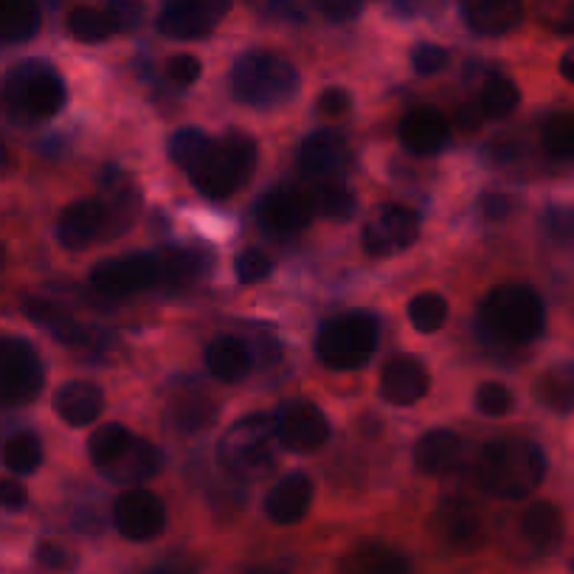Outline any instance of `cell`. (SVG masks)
Here are the masks:
<instances>
[{"instance_id": "obj_1", "label": "cell", "mask_w": 574, "mask_h": 574, "mask_svg": "<svg viewBox=\"0 0 574 574\" xmlns=\"http://www.w3.org/2000/svg\"><path fill=\"white\" fill-rule=\"evenodd\" d=\"M546 476V459L541 448L526 440L504 437L484 445L479 457V488L495 499H526Z\"/></svg>"}, {"instance_id": "obj_2", "label": "cell", "mask_w": 574, "mask_h": 574, "mask_svg": "<svg viewBox=\"0 0 574 574\" xmlns=\"http://www.w3.org/2000/svg\"><path fill=\"white\" fill-rule=\"evenodd\" d=\"M257 141L250 135L237 133V130L226 133L221 141H214L201 164L189 172L192 184L212 201L232 197L248 184L250 172L257 166Z\"/></svg>"}, {"instance_id": "obj_3", "label": "cell", "mask_w": 574, "mask_h": 574, "mask_svg": "<svg viewBox=\"0 0 574 574\" xmlns=\"http://www.w3.org/2000/svg\"><path fill=\"white\" fill-rule=\"evenodd\" d=\"M234 96L250 107H276L299 88V71L287 57L274 51H248L234 62Z\"/></svg>"}, {"instance_id": "obj_4", "label": "cell", "mask_w": 574, "mask_h": 574, "mask_svg": "<svg viewBox=\"0 0 574 574\" xmlns=\"http://www.w3.org/2000/svg\"><path fill=\"white\" fill-rule=\"evenodd\" d=\"M482 321L501 341H535L544 330V305L532 287L501 285L484 299Z\"/></svg>"}, {"instance_id": "obj_5", "label": "cell", "mask_w": 574, "mask_h": 574, "mask_svg": "<svg viewBox=\"0 0 574 574\" xmlns=\"http://www.w3.org/2000/svg\"><path fill=\"white\" fill-rule=\"evenodd\" d=\"M274 417L250 414L234 422L221 440V464L237 479H259L270 471L276 457Z\"/></svg>"}, {"instance_id": "obj_6", "label": "cell", "mask_w": 574, "mask_h": 574, "mask_svg": "<svg viewBox=\"0 0 574 574\" xmlns=\"http://www.w3.org/2000/svg\"><path fill=\"white\" fill-rule=\"evenodd\" d=\"M7 104L18 116L43 122V119L57 116L65 107V82L54 68L43 60H25L7 76L3 88Z\"/></svg>"}, {"instance_id": "obj_7", "label": "cell", "mask_w": 574, "mask_h": 574, "mask_svg": "<svg viewBox=\"0 0 574 574\" xmlns=\"http://www.w3.org/2000/svg\"><path fill=\"white\" fill-rule=\"evenodd\" d=\"M375 347H378V321L369 312L332 318L316 344L321 363L338 372L363 367L372 358Z\"/></svg>"}, {"instance_id": "obj_8", "label": "cell", "mask_w": 574, "mask_h": 574, "mask_svg": "<svg viewBox=\"0 0 574 574\" xmlns=\"http://www.w3.org/2000/svg\"><path fill=\"white\" fill-rule=\"evenodd\" d=\"M43 363L38 349L14 336H0V403H29L43 389Z\"/></svg>"}, {"instance_id": "obj_9", "label": "cell", "mask_w": 574, "mask_h": 574, "mask_svg": "<svg viewBox=\"0 0 574 574\" xmlns=\"http://www.w3.org/2000/svg\"><path fill=\"white\" fill-rule=\"evenodd\" d=\"M91 285L99 294L124 299L150 287H164L158 254H127V257L104 259L91 270Z\"/></svg>"}, {"instance_id": "obj_10", "label": "cell", "mask_w": 574, "mask_h": 574, "mask_svg": "<svg viewBox=\"0 0 574 574\" xmlns=\"http://www.w3.org/2000/svg\"><path fill=\"white\" fill-rule=\"evenodd\" d=\"M279 445L296 453H312L325 448L330 440V422L325 411L312 406L310 400H287L274 414Z\"/></svg>"}, {"instance_id": "obj_11", "label": "cell", "mask_w": 574, "mask_h": 574, "mask_svg": "<svg viewBox=\"0 0 574 574\" xmlns=\"http://www.w3.org/2000/svg\"><path fill=\"white\" fill-rule=\"evenodd\" d=\"M417 237H420V221L409 206H400V203H386L363 226V248L372 257H389V254L411 248Z\"/></svg>"}, {"instance_id": "obj_12", "label": "cell", "mask_w": 574, "mask_h": 574, "mask_svg": "<svg viewBox=\"0 0 574 574\" xmlns=\"http://www.w3.org/2000/svg\"><path fill=\"white\" fill-rule=\"evenodd\" d=\"M232 9V0H175L158 18V31L175 40H197L212 34Z\"/></svg>"}, {"instance_id": "obj_13", "label": "cell", "mask_w": 574, "mask_h": 574, "mask_svg": "<svg viewBox=\"0 0 574 574\" xmlns=\"http://www.w3.org/2000/svg\"><path fill=\"white\" fill-rule=\"evenodd\" d=\"M116 530L130 541H153L166 526L164 501L150 490H127L113 504Z\"/></svg>"}, {"instance_id": "obj_14", "label": "cell", "mask_w": 574, "mask_h": 574, "mask_svg": "<svg viewBox=\"0 0 574 574\" xmlns=\"http://www.w3.org/2000/svg\"><path fill=\"white\" fill-rule=\"evenodd\" d=\"M428 394V369L414 355H394L380 372V398L391 406H414Z\"/></svg>"}, {"instance_id": "obj_15", "label": "cell", "mask_w": 574, "mask_h": 574, "mask_svg": "<svg viewBox=\"0 0 574 574\" xmlns=\"http://www.w3.org/2000/svg\"><path fill=\"white\" fill-rule=\"evenodd\" d=\"M107 208L99 201H74L60 214L57 223V237L65 248L82 250L91 243H96L107 226Z\"/></svg>"}, {"instance_id": "obj_16", "label": "cell", "mask_w": 574, "mask_h": 574, "mask_svg": "<svg viewBox=\"0 0 574 574\" xmlns=\"http://www.w3.org/2000/svg\"><path fill=\"white\" fill-rule=\"evenodd\" d=\"M312 482L307 473H287L265 499V513L274 524H296L310 513Z\"/></svg>"}, {"instance_id": "obj_17", "label": "cell", "mask_w": 574, "mask_h": 574, "mask_svg": "<svg viewBox=\"0 0 574 574\" xmlns=\"http://www.w3.org/2000/svg\"><path fill=\"white\" fill-rule=\"evenodd\" d=\"M349 147L336 130H318L301 144V170L312 177H338L347 170Z\"/></svg>"}, {"instance_id": "obj_18", "label": "cell", "mask_w": 574, "mask_h": 574, "mask_svg": "<svg viewBox=\"0 0 574 574\" xmlns=\"http://www.w3.org/2000/svg\"><path fill=\"white\" fill-rule=\"evenodd\" d=\"M448 122L440 111L434 107H417V111L406 113L400 122V141L403 147L417 155H434L437 150L445 147L448 141Z\"/></svg>"}, {"instance_id": "obj_19", "label": "cell", "mask_w": 574, "mask_h": 574, "mask_svg": "<svg viewBox=\"0 0 574 574\" xmlns=\"http://www.w3.org/2000/svg\"><path fill=\"white\" fill-rule=\"evenodd\" d=\"M54 409L68 426L85 428L96 422L104 411V391L91 380H71L54 398Z\"/></svg>"}, {"instance_id": "obj_20", "label": "cell", "mask_w": 574, "mask_h": 574, "mask_svg": "<svg viewBox=\"0 0 574 574\" xmlns=\"http://www.w3.org/2000/svg\"><path fill=\"white\" fill-rule=\"evenodd\" d=\"M462 459V440L448 428H437L420 437L414 448L417 471L426 476H445Z\"/></svg>"}, {"instance_id": "obj_21", "label": "cell", "mask_w": 574, "mask_h": 574, "mask_svg": "<svg viewBox=\"0 0 574 574\" xmlns=\"http://www.w3.org/2000/svg\"><path fill=\"white\" fill-rule=\"evenodd\" d=\"M524 14V0H464V20L476 34L499 38L515 29Z\"/></svg>"}, {"instance_id": "obj_22", "label": "cell", "mask_w": 574, "mask_h": 574, "mask_svg": "<svg viewBox=\"0 0 574 574\" xmlns=\"http://www.w3.org/2000/svg\"><path fill=\"white\" fill-rule=\"evenodd\" d=\"M259 214H263L265 226H270L274 232L294 234L310 226L316 208H312L310 197L299 195V192H274L263 201Z\"/></svg>"}, {"instance_id": "obj_23", "label": "cell", "mask_w": 574, "mask_h": 574, "mask_svg": "<svg viewBox=\"0 0 574 574\" xmlns=\"http://www.w3.org/2000/svg\"><path fill=\"white\" fill-rule=\"evenodd\" d=\"M161 464H164L161 448L155 445V442L139 440V437H135V440L130 442L127 451H124L111 468H104V473L119 484H139L153 479L155 473L161 471Z\"/></svg>"}, {"instance_id": "obj_24", "label": "cell", "mask_w": 574, "mask_h": 574, "mask_svg": "<svg viewBox=\"0 0 574 574\" xmlns=\"http://www.w3.org/2000/svg\"><path fill=\"white\" fill-rule=\"evenodd\" d=\"M442 537L457 550H476L482 544V519L473 504L462 499H451L440 510Z\"/></svg>"}, {"instance_id": "obj_25", "label": "cell", "mask_w": 574, "mask_h": 574, "mask_svg": "<svg viewBox=\"0 0 574 574\" xmlns=\"http://www.w3.org/2000/svg\"><path fill=\"white\" fill-rule=\"evenodd\" d=\"M206 367L212 378L223 380V383H239L250 372V352L239 338L221 336L208 344Z\"/></svg>"}, {"instance_id": "obj_26", "label": "cell", "mask_w": 574, "mask_h": 574, "mask_svg": "<svg viewBox=\"0 0 574 574\" xmlns=\"http://www.w3.org/2000/svg\"><path fill=\"white\" fill-rule=\"evenodd\" d=\"M25 316L40 325L43 330H49L57 341H62L65 347H88L91 344V332L88 327H82L71 312L60 310V307L49 305V301H25Z\"/></svg>"}, {"instance_id": "obj_27", "label": "cell", "mask_w": 574, "mask_h": 574, "mask_svg": "<svg viewBox=\"0 0 574 574\" xmlns=\"http://www.w3.org/2000/svg\"><path fill=\"white\" fill-rule=\"evenodd\" d=\"M38 0H0V40L25 43L40 31Z\"/></svg>"}, {"instance_id": "obj_28", "label": "cell", "mask_w": 574, "mask_h": 574, "mask_svg": "<svg viewBox=\"0 0 574 574\" xmlns=\"http://www.w3.org/2000/svg\"><path fill=\"white\" fill-rule=\"evenodd\" d=\"M347 574H411V563L403 552H394L389 546L369 544L355 550L344 561Z\"/></svg>"}, {"instance_id": "obj_29", "label": "cell", "mask_w": 574, "mask_h": 574, "mask_svg": "<svg viewBox=\"0 0 574 574\" xmlns=\"http://www.w3.org/2000/svg\"><path fill=\"white\" fill-rule=\"evenodd\" d=\"M521 532L532 546H552L563 532L561 510L552 501H535L521 515Z\"/></svg>"}, {"instance_id": "obj_30", "label": "cell", "mask_w": 574, "mask_h": 574, "mask_svg": "<svg viewBox=\"0 0 574 574\" xmlns=\"http://www.w3.org/2000/svg\"><path fill=\"white\" fill-rule=\"evenodd\" d=\"M310 197L312 208L325 217H332V221H347L349 214L355 212V195L341 177H318V186L312 189Z\"/></svg>"}, {"instance_id": "obj_31", "label": "cell", "mask_w": 574, "mask_h": 574, "mask_svg": "<svg viewBox=\"0 0 574 574\" xmlns=\"http://www.w3.org/2000/svg\"><path fill=\"white\" fill-rule=\"evenodd\" d=\"M135 437L130 434V428L122 426V422H104L91 434V442H88V453H91L93 464L96 468H111L119 457L130 448Z\"/></svg>"}, {"instance_id": "obj_32", "label": "cell", "mask_w": 574, "mask_h": 574, "mask_svg": "<svg viewBox=\"0 0 574 574\" xmlns=\"http://www.w3.org/2000/svg\"><path fill=\"white\" fill-rule=\"evenodd\" d=\"M217 417V406L212 403L208 394H189V398H177L172 403V420H175L177 431H184V434H195V431H203L208 428Z\"/></svg>"}, {"instance_id": "obj_33", "label": "cell", "mask_w": 574, "mask_h": 574, "mask_svg": "<svg viewBox=\"0 0 574 574\" xmlns=\"http://www.w3.org/2000/svg\"><path fill=\"white\" fill-rule=\"evenodd\" d=\"M521 102L519 85L508 76H490L488 85H484L482 93V113L484 119H493V122H501V119L513 116L515 107Z\"/></svg>"}, {"instance_id": "obj_34", "label": "cell", "mask_w": 574, "mask_h": 574, "mask_svg": "<svg viewBox=\"0 0 574 574\" xmlns=\"http://www.w3.org/2000/svg\"><path fill=\"white\" fill-rule=\"evenodd\" d=\"M0 457H3V464H7L9 471L25 476V473L38 471L40 462H43V445H40L38 437L23 431V434L9 437Z\"/></svg>"}, {"instance_id": "obj_35", "label": "cell", "mask_w": 574, "mask_h": 574, "mask_svg": "<svg viewBox=\"0 0 574 574\" xmlns=\"http://www.w3.org/2000/svg\"><path fill=\"white\" fill-rule=\"evenodd\" d=\"M212 144H214V139H208L203 130L184 127V130H177V133L172 135L170 155H172V161L181 166V170L192 172L197 164H201L203 155L212 150Z\"/></svg>"}, {"instance_id": "obj_36", "label": "cell", "mask_w": 574, "mask_h": 574, "mask_svg": "<svg viewBox=\"0 0 574 574\" xmlns=\"http://www.w3.org/2000/svg\"><path fill=\"white\" fill-rule=\"evenodd\" d=\"M409 321L422 336H434L448 321V301L440 294H420L409 305Z\"/></svg>"}, {"instance_id": "obj_37", "label": "cell", "mask_w": 574, "mask_h": 574, "mask_svg": "<svg viewBox=\"0 0 574 574\" xmlns=\"http://www.w3.org/2000/svg\"><path fill=\"white\" fill-rule=\"evenodd\" d=\"M68 31L74 34L80 43H102L113 34V25L104 14V9L76 7L68 12Z\"/></svg>"}, {"instance_id": "obj_38", "label": "cell", "mask_w": 574, "mask_h": 574, "mask_svg": "<svg viewBox=\"0 0 574 574\" xmlns=\"http://www.w3.org/2000/svg\"><path fill=\"white\" fill-rule=\"evenodd\" d=\"M158 259H161V276H164V287H184L195 279L197 257L192 254V250L164 248V250H158Z\"/></svg>"}, {"instance_id": "obj_39", "label": "cell", "mask_w": 574, "mask_h": 574, "mask_svg": "<svg viewBox=\"0 0 574 574\" xmlns=\"http://www.w3.org/2000/svg\"><path fill=\"white\" fill-rule=\"evenodd\" d=\"M544 150L552 158H574V116H552L544 127Z\"/></svg>"}, {"instance_id": "obj_40", "label": "cell", "mask_w": 574, "mask_h": 574, "mask_svg": "<svg viewBox=\"0 0 574 574\" xmlns=\"http://www.w3.org/2000/svg\"><path fill=\"white\" fill-rule=\"evenodd\" d=\"M535 18L546 29L574 34V0H535Z\"/></svg>"}, {"instance_id": "obj_41", "label": "cell", "mask_w": 574, "mask_h": 574, "mask_svg": "<svg viewBox=\"0 0 574 574\" xmlns=\"http://www.w3.org/2000/svg\"><path fill=\"white\" fill-rule=\"evenodd\" d=\"M537 398L555 411H572L574 409V380L561 378V375H544V380L537 383Z\"/></svg>"}, {"instance_id": "obj_42", "label": "cell", "mask_w": 574, "mask_h": 574, "mask_svg": "<svg viewBox=\"0 0 574 574\" xmlns=\"http://www.w3.org/2000/svg\"><path fill=\"white\" fill-rule=\"evenodd\" d=\"M144 0H104V14L111 20L113 31H135L144 23Z\"/></svg>"}, {"instance_id": "obj_43", "label": "cell", "mask_w": 574, "mask_h": 574, "mask_svg": "<svg viewBox=\"0 0 574 574\" xmlns=\"http://www.w3.org/2000/svg\"><path fill=\"white\" fill-rule=\"evenodd\" d=\"M476 409L488 417H504L513 409V391L499 380L482 383L476 391Z\"/></svg>"}, {"instance_id": "obj_44", "label": "cell", "mask_w": 574, "mask_h": 574, "mask_svg": "<svg viewBox=\"0 0 574 574\" xmlns=\"http://www.w3.org/2000/svg\"><path fill=\"white\" fill-rule=\"evenodd\" d=\"M234 274H237L243 285H257V281H263L270 274V259L265 257L263 250L245 248L237 257V263H234Z\"/></svg>"}, {"instance_id": "obj_45", "label": "cell", "mask_w": 574, "mask_h": 574, "mask_svg": "<svg viewBox=\"0 0 574 574\" xmlns=\"http://www.w3.org/2000/svg\"><path fill=\"white\" fill-rule=\"evenodd\" d=\"M411 65L420 76H434L448 65V51L442 45L422 43L411 51Z\"/></svg>"}, {"instance_id": "obj_46", "label": "cell", "mask_w": 574, "mask_h": 574, "mask_svg": "<svg viewBox=\"0 0 574 574\" xmlns=\"http://www.w3.org/2000/svg\"><path fill=\"white\" fill-rule=\"evenodd\" d=\"M201 71H203L201 60L192 54H177V57H170V60H166V76H170V82H175V85H181V88L197 82Z\"/></svg>"}, {"instance_id": "obj_47", "label": "cell", "mask_w": 574, "mask_h": 574, "mask_svg": "<svg viewBox=\"0 0 574 574\" xmlns=\"http://www.w3.org/2000/svg\"><path fill=\"white\" fill-rule=\"evenodd\" d=\"M349 107H352V99H349V93L344 88H330V91L318 96V113L327 119L347 116Z\"/></svg>"}, {"instance_id": "obj_48", "label": "cell", "mask_w": 574, "mask_h": 574, "mask_svg": "<svg viewBox=\"0 0 574 574\" xmlns=\"http://www.w3.org/2000/svg\"><path fill=\"white\" fill-rule=\"evenodd\" d=\"M316 7L321 9L327 20H336V23H347L361 14V0H316Z\"/></svg>"}, {"instance_id": "obj_49", "label": "cell", "mask_w": 574, "mask_h": 574, "mask_svg": "<svg viewBox=\"0 0 574 574\" xmlns=\"http://www.w3.org/2000/svg\"><path fill=\"white\" fill-rule=\"evenodd\" d=\"M25 499H29V493H25V488L18 479H0V504H3V508L18 510L23 508Z\"/></svg>"}, {"instance_id": "obj_50", "label": "cell", "mask_w": 574, "mask_h": 574, "mask_svg": "<svg viewBox=\"0 0 574 574\" xmlns=\"http://www.w3.org/2000/svg\"><path fill=\"white\" fill-rule=\"evenodd\" d=\"M38 561L49 568H68V566H71V555H68V552L57 544H40Z\"/></svg>"}, {"instance_id": "obj_51", "label": "cell", "mask_w": 574, "mask_h": 574, "mask_svg": "<svg viewBox=\"0 0 574 574\" xmlns=\"http://www.w3.org/2000/svg\"><path fill=\"white\" fill-rule=\"evenodd\" d=\"M510 212H513V203H510V197H504V195L484 197V214H488L490 221H504Z\"/></svg>"}, {"instance_id": "obj_52", "label": "cell", "mask_w": 574, "mask_h": 574, "mask_svg": "<svg viewBox=\"0 0 574 574\" xmlns=\"http://www.w3.org/2000/svg\"><path fill=\"white\" fill-rule=\"evenodd\" d=\"M552 232H555L557 237H572V234H574V214H568V212L552 214Z\"/></svg>"}, {"instance_id": "obj_53", "label": "cell", "mask_w": 574, "mask_h": 574, "mask_svg": "<svg viewBox=\"0 0 574 574\" xmlns=\"http://www.w3.org/2000/svg\"><path fill=\"white\" fill-rule=\"evenodd\" d=\"M482 119H484V113H482V104H479V107H468V104H464L462 111H459V124H462L464 130H476L479 124H482Z\"/></svg>"}, {"instance_id": "obj_54", "label": "cell", "mask_w": 574, "mask_h": 574, "mask_svg": "<svg viewBox=\"0 0 574 574\" xmlns=\"http://www.w3.org/2000/svg\"><path fill=\"white\" fill-rule=\"evenodd\" d=\"M561 74L566 76L568 82H574V49L563 54V60H561Z\"/></svg>"}, {"instance_id": "obj_55", "label": "cell", "mask_w": 574, "mask_h": 574, "mask_svg": "<svg viewBox=\"0 0 574 574\" xmlns=\"http://www.w3.org/2000/svg\"><path fill=\"white\" fill-rule=\"evenodd\" d=\"M153 574H195L192 568L177 566V563H166V566H158Z\"/></svg>"}, {"instance_id": "obj_56", "label": "cell", "mask_w": 574, "mask_h": 574, "mask_svg": "<svg viewBox=\"0 0 574 574\" xmlns=\"http://www.w3.org/2000/svg\"><path fill=\"white\" fill-rule=\"evenodd\" d=\"M9 150H7V144H3V141H0V166L7 164V158H9Z\"/></svg>"}, {"instance_id": "obj_57", "label": "cell", "mask_w": 574, "mask_h": 574, "mask_svg": "<svg viewBox=\"0 0 574 574\" xmlns=\"http://www.w3.org/2000/svg\"><path fill=\"white\" fill-rule=\"evenodd\" d=\"M3 259H7V250H3V245H0V265H3Z\"/></svg>"}, {"instance_id": "obj_58", "label": "cell", "mask_w": 574, "mask_h": 574, "mask_svg": "<svg viewBox=\"0 0 574 574\" xmlns=\"http://www.w3.org/2000/svg\"><path fill=\"white\" fill-rule=\"evenodd\" d=\"M254 574H268V572H254Z\"/></svg>"}, {"instance_id": "obj_59", "label": "cell", "mask_w": 574, "mask_h": 574, "mask_svg": "<svg viewBox=\"0 0 574 574\" xmlns=\"http://www.w3.org/2000/svg\"><path fill=\"white\" fill-rule=\"evenodd\" d=\"M572 568H574V563H572Z\"/></svg>"}]
</instances>
